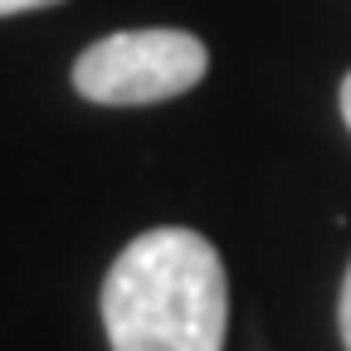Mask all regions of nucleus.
I'll return each mask as SVG.
<instances>
[{"label": "nucleus", "instance_id": "5", "mask_svg": "<svg viewBox=\"0 0 351 351\" xmlns=\"http://www.w3.org/2000/svg\"><path fill=\"white\" fill-rule=\"evenodd\" d=\"M337 103H341V117H346V127H351V73L341 78V93H337Z\"/></svg>", "mask_w": 351, "mask_h": 351}, {"label": "nucleus", "instance_id": "3", "mask_svg": "<svg viewBox=\"0 0 351 351\" xmlns=\"http://www.w3.org/2000/svg\"><path fill=\"white\" fill-rule=\"evenodd\" d=\"M337 332H341V346L351 351V263L341 274V298H337Z\"/></svg>", "mask_w": 351, "mask_h": 351}, {"label": "nucleus", "instance_id": "4", "mask_svg": "<svg viewBox=\"0 0 351 351\" xmlns=\"http://www.w3.org/2000/svg\"><path fill=\"white\" fill-rule=\"evenodd\" d=\"M49 5H64V0H0V20L5 15H29V10H49Z\"/></svg>", "mask_w": 351, "mask_h": 351}, {"label": "nucleus", "instance_id": "1", "mask_svg": "<svg viewBox=\"0 0 351 351\" xmlns=\"http://www.w3.org/2000/svg\"><path fill=\"white\" fill-rule=\"evenodd\" d=\"M98 307L112 351H225V258L200 230H147L112 258Z\"/></svg>", "mask_w": 351, "mask_h": 351}, {"label": "nucleus", "instance_id": "2", "mask_svg": "<svg viewBox=\"0 0 351 351\" xmlns=\"http://www.w3.org/2000/svg\"><path fill=\"white\" fill-rule=\"evenodd\" d=\"M210 49L191 29H117L73 59V93L98 108H152L205 78Z\"/></svg>", "mask_w": 351, "mask_h": 351}]
</instances>
